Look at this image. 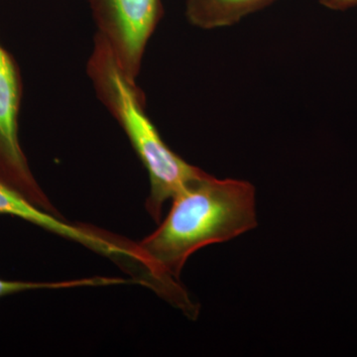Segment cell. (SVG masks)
Returning a JSON list of instances; mask_svg holds the SVG:
<instances>
[{"mask_svg":"<svg viewBox=\"0 0 357 357\" xmlns=\"http://www.w3.org/2000/svg\"><path fill=\"white\" fill-rule=\"evenodd\" d=\"M257 225L255 188L248 181L202 172L172 199L157 229L137 243L145 281L162 298L195 319L199 307L181 284L185 261L196 251L231 241Z\"/></svg>","mask_w":357,"mask_h":357,"instance_id":"6da1fadb","label":"cell"},{"mask_svg":"<svg viewBox=\"0 0 357 357\" xmlns=\"http://www.w3.org/2000/svg\"><path fill=\"white\" fill-rule=\"evenodd\" d=\"M86 73L98 100L123 129L148 176L146 210L160 222L164 204L203 172L169 148L145 112L142 91L121 70L109 44L96 34Z\"/></svg>","mask_w":357,"mask_h":357,"instance_id":"7a4b0ae2","label":"cell"},{"mask_svg":"<svg viewBox=\"0 0 357 357\" xmlns=\"http://www.w3.org/2000/svg\"><path fill=\"white\" fill-rule=\"evenodd\" d=\"M22 79L10 53L0 44V181L42 210L63 217L33 175L20 141Z\"/></svg>","mask_w":357,"mask_h":357,"instance_id":"3957f363","label":"cell"},{"mask_svg":"<svg viewBox=\"0 0 357 357\" xmlns=\"http://www.w3.org/2000/svg\"><path fill=\"white\" fill-rule=\"evenodd\" d=\"M98 32L121 70L136 82L148 42L162 17L161 0H89Z\"/></svg>","mask_w":357,"mask_h":357,"instance_id":"277c9868","label":"cell"},{"mask_svg":"<svg viewBox=\"0 0 357 357\" xmlns=\"http://www.w3.org/2000/svg\"><path fill=\"white\" fill-rule=\"evenodd\" d=\"M0 215L20 218L56 236L81 244L109 259H112L119 252V243L115 234L93 225L70 222L63 217L42 210L1 181Z\"/></svg>","mask_w":357,"mask_h":357,"instance_id":"5b68a950","label":"cell"},{"mask_svg":"<svg viewBox=\"0 0 357 357\" xmlns=\"http://www.w3.org/2000/svg\"><path fill=\"white\" fill-rule=\"evenodd\" d=\"M277 0H185V16L195 27L213 30L229 27Z\"/></svg>","mask_w":357,"mask_h":357,"instance_id":"8992f818","label":"cell"},{"mask_svg":"<svg viewBox=\"0 0 357 357\" xmlns=\"http://www.w3.org/2000/svg\"><path fill=\"white\" fill-rule=\"evenodd\" d=\"M89 285L86 278L77 280L61 282H28L8 281L0 279V299L6 296L13 295L27 291L34 290H60V289L84 288Z\"/></svg>","mask_w":357,"mask_h":357,"instance_id":"52a82bcc","label":"cell"},{"mask_svg":"<svg viewBox=\"0 0 357 357\" xmlns=\"http://www.w3.org/2000/svg\"><path fill=\"white\" fill-rule=\"evenodd\" d=\"M321 6L331 10L344 11L357 7V0H319Z\"/></svg>","mask_w":357,"mask_h":357,"instance_id":"ba28073f","label":"cell"}]
</instances>
